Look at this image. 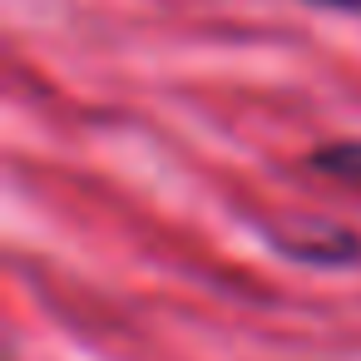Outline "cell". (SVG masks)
<instances>
[{"mask_svg": "<svg viewBox=\"0 0 361 361\" xmlns=\"http://www.w3.org/2000/svg\"><path fill=\"white\" fill-rule=\"evenodd\" d=\"M287 257L297 262H317V267H336V262H351L361 257V243L346 233V228H331V223H312V238H272Z\"/></svg>", "mask_w": 361, "mask_h": 361, "instance_id": "obj_1", "label": "cell"}, {"mask_svg": "<svg viewBox=\"0 0 361 361\" xmlns=\"http://www.w3.org/2000/svg\"><path fill=\"white\" fill-rule=\"evenodd\" d=\"M312 169H322V173H331V178H356V183H361V139L317 149V154H312Z\"/></svg>", "mask_w": 361, "mask_h": 361, "instance_id": "obj_2", "label": "cell"}, {"mask_svg": "<svg viewBox=\"0 0 361 361\" xmlns=\"http://www.w3.org/2000/svg\"><path fill=\"white\" fill-rule=\"evenodd\" d=\"M317 11H336V16H361V0H307Z\"/></svg>", "mask_w": 361, "mask_h": 361, "instance_id": "obj_3", "label": "cell"}]
</instances>
